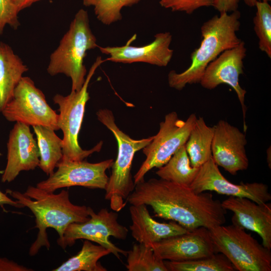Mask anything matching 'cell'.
Wrapping results in <instances>:
<instances>
[{
  "mask_svg": "<svg viewBox=\"0 0 271 271\" xmlns=\"http://www.w3.org/2000/svg\"><path fill=\"white\" fill-rule=\"evenodd\" d=\"M246 51L245 42L241 41L236 46L223 52L208 65L199 82L204 88L209 90L222 84L233 89L241 104L244 131L247 128V107L245 104L246 91L240 85L239 77L243 73V60Z\"/></svg>",
  "mask_w": 271,
  "mask_h": 271,
  "instance_id": "7c38bea8",
  "label": "cell"
},
{
  "mask_svg": "<svg viewBox=\"0 0 271 271\" xmlns=\"http://www.w3.org/2000/svg\"><path fill=\"white\" fill-rule=\"evenodd\" d=\"M88 220L83 222L70 224L64 233L62 240L58 245L65 249L66 247L74 245L77 239H83L104 247L118 259L120 254L126 256L128 251L117 247L109 239L110 236H113L124 240L128 234L127 228L118 222L116 212L102 208L95 213L90 207H88Z\"/></svg>",
  "mask_w": 271,
  "mask_h": 271,
  "instance_id": "30bf717a",
  "label": "cell"
},
{
  "mask_svg": "<svg viewBox=\"0 0 271 271\" xmlns=\"http://www.w3.org/2000/svg\"><path fill=\"white\" fill-rule=\"evenodd\" d=\"M168 271H234V266L222 253L185 261L164 260Z\"/></svg>",
  "mask_w": 271,
  "mask_h": 271,
  "instance_id": "d4e9b609",
  "label": "cell"
},
{
  "mask_svg": "<svg viewBox=\"0 0 271 271\" xmlns=\"http://www.w3.org/2000/svg\"><path fill=\"white\" fill-rule=\"evenodd\" d=\"M6 194L14 198L24 207H28L35 216L34 228L38 229V232L36 239L29 249L31 256L37 254L42 247L49 249L50 243L47 233L48 228L54 229L58 233L59 244L70 224L83 222L89 218L88 207L73 204L69 199L68 191L65 190L54 194L29 186L24 193L7 189Z\"/></svg>",
  "mask_w": 271,
  "mask_h": 271,
  "instance_id": "7a4b0ae2",
  "label": "cell"
},
{
  "mask_svg": "<svg viewBox=\"0 0 271 271\" xmlns=\"http://www.w3.org/2000/svg\"><path fill=\"white\" fill-rule=\"evenodd\" d=\"M241 0H215L213 7L220 13H231L237 10Z\"/></svg>",
  "mask_w": 271,
  "mask_h": 271,
  "instance_id": "4dcf8cb0",
  "label": "cell"
},
{
  "mask_svg": "<svg viewBox=\"0 0 271 271\" xmlns=\"http://www.w3.org/2000/svg\"><path fill=\"white\" fill-rule=\"evenodd\" d=\"M1 112L9 121L59 129L58 114L49 106L44 93L29 77H22L12 99Z\"/></svg>",
  "mask_w": 271,
  "mask_h": 271,
  "instance_id": "9c48e42d",
  "label": "cell"
},
{
  "mask_svg": "<svg viewBox=\"0 0 271 271\" xmlns=\"http://www.w3.org/2000/svg\"><path fill=\"white\" fill-rule=\"evenodd\" d=\"M190 187L196 193L214 191L229 196L246 198L259 204L271 200L268 186L262 183L235 184L226 179L211 157L200 167Z\"/></svg>",
  "mask_w": 271,
  "mask_h": 271,
  "instance_id": "4fadbf2b",
  "label": "cell"
},
{
  "mask_svg": "<svg viewBox=\"0 0 271 271\" xmlns=\"http://www.w3.org/2000/svg\"><path fill=\"white\" fill-rule=\"evenodd\" d=\"M154 40L143 46L135 47L130 44L136 39L134 34L121 46H98L100 52L109 56L105 59L115 63H133L144 62L159 67H166L171 61L173 50L170 48L172 36L169 32L157 33Z\"/></svg>",
  "mask_w": 271,
  "mask_h": 271,
  "instance_id": "2e32d148",
  "label": "cell"
},
{
  "mask_svg": "<svg viewBox=\"0 0 271 271\" xmlns=\"http://www.w3.org/2000/svg\"><path fill=\"white\" fill-rule=\"evenodd\" d=\"M105 60L98 56L91 66L84 83L78 91H71L66 96L56 94L53 98L59 106L58 125L63 133V157L61 160L79 161L84 160L94 152H99L103 144L102 141L92 149L83 150L78 142V136L83 121L85 108L90 97L88 92L89 82L97 68Z\"/></svg>",
  "mask_w": 271,
  "mask_h": 271,
  "instance_id": "8992f818",
  "label": "cell"
},
{
  "mask_svg": "<svg viewBox=\"0 0 271 271\" xmlns=\"http://www.w3.org/2000/svg\"><path fill=\"white\" fill-rule=\"evenodd\" d=\"M216 253L224 254L239 271H270L271 252L245 229L233 224L209 229Z\"/></svg>",
  "mask_w": 271,
  "mask_h": 271,
  "instance_id": "52a82bcc",
  "label": "cell"
},
{
  "mask_svg": "<svg viewBox=\"0 0 271 271\" xmlns=\"http://www.w3.org/2000/svg\"><path fill=\"white\" fill-rule=\"evenodd\" d=\"M155 254L163 260L185 261L216 253L209 230L203 227L153 243Z\"/></svg>",
  "mask_w": 271,
  "mask_h": 271,
  "instance_id": "9a60e30c",
  "label": "cell"
},
{
  "mask_svg": "<svg viewBox=\"0 0 271 271\" xmlns=\"http://www.w3.org/2000/svg\"><path fill=\"white\" fill-rule=\"evenodd\" d=\"M240 13L236 10L220 13L204 22L201 27L202 41L191 54V64L181 73L171 70L168 75L170 87L182 90L187 84L199 83L208 65L224 51L241 41L237 36L240 27Z\"/></svg>",
  "mask_w": 271,
  "mask_h": 271,
  "instance_id": "3957f363",
  "label": "cell"
},
{
  "mask_svg": "<svg viewBox=\"0 0 271 271\" xmlns=\"http://www.w3.org/2000/svg\"><path fill=\"white\" fill-rule=\"evenodd\" d=\"M33 128L40 154L38 167L47 175H51L63 157L62 139L50 128L43 126Z\"/></svg>",
  "mask_w": 271,
  "mask_h": 271,
  "instance_id": "7402d4cb",
  "label": "cell"
},
{
  "mask_svg": "<svg viewBox=\"0 0 271 271\" xmlns=\"http://www.w3.org/2000/svg\"><path fill=\"white\" fill-rule=\"evenodd\" d=\"M40 1L41 0H12L19 13Z\"/></svg>",
  "mask_w": 271,
  "mask_h": 271,
  "instance_id": "836d02e7",
  "label": "cell"
},
{
  "mask_svg": "<svg viewBox=\"0 0 271 271\" xmlns=\"http://www.w3.org/2000/svg\"><path fill=\"white\" fill-rule=\"evenodd\" d=\"M215 0H160L161 7L172 12H182L191 14L202 7L213 6Z\"/></svg>",
  "mask_w": 271,
  "mask_h": 271,
  "instance_id": "f1b7e54d",
  "label": "cell"
},
{
  "mask_svg": "<svg viewBox=\"0 0 271 271\" xmlns=\"http://www.w3.org/2000/svg\"><path fill=\"white\" fill-rule=\"evenodd\" d=\"M141 0H82L85 7H92L97 19L103 24L110 25L122 19L121 10Z\"/></svg>",
  "mask_w": 271,
  "mask_h": 271,
  "instance_id": "4316f807",
  "label": "cell"
},
{
  "mask_svg": "<svg viewBox=\"0 0 271 271\" xmlns=\"http://www.w3.org/2000/svg\"><path fill=\"white\" fill-rule=\"evenodd\" d=\"M126 202L150 206L155 216L175 221L188 230L201 227L209 230L226 220L227 210L210 192L197 193L190 186L161 178L136 184Z\"/></svg>",
  "mask_w": 271,
  "mask_h": 271,
  "instance_id": "6da1fadb",
  "label": "cell"
},
{
  "mask_svg": "<svg viewBox=\"0 0 271 271\" xmlns=\"http://www.w3.org/2000/svg\"><path fill=\"white\" fill-rule=\"evenodd\" d=\"M28 71L8 44L0 41V112L12 99L14 90Z\"/></svg>",
  "mask_w": 271,
  "mask_h": 271,
  "instance_id": "ffe728a7",
  "label": "cell"
},
{
  "mask_svg": "<svg viewBox=\"0 0 271 271\" xmlns=\"http://www.w3.org/2000/svg\"><path fill=\"white\" fill-rule=\"evenodd\" d=\"M214 126L208 125L202 117L197 118L185 144L192 166L199 168L212 157Z\"/></svg>",
  "mask_w": 271,
  "mask_h": 271,
  "instance_id": "44dd1931",
  "label": "cell"
},
{
  "mask_svg": "<svg viewBox=\"0 0 271 271\" xmlns=\"http://www.w3.org/2000/svg\"><path fill=\"white\" fill-rule=\"evenodd\" d=\"M7 162L2 177L3 182L14 180L21 171L38 167L40 154L36 140L30 126L16 122L11 130L7 143Z\"/></svg>",
  "mask_w": 271,
  "mask_h": 271,
  "instance_id": "e0dca14e",
  "label": "cell"
},
{
  "mask_svg": "<svg viewBox=\"0 0 271 271\" xmlns=\"http://www.w3.org/2000/svg\"><path fill=\"white\" fill-rule=\"evenodd\" d=\"M253 22L254 30L258 38V47L271 58V7L266 2H258Z\"/></svg>",
  "mask_w": 271,
  "mask_h": 271,
  "instance_id": "83f0119b",
  "label": "cell"
},
{
  "mask_svg": "<svg viewBox=\"0 0 271 271\" xmlns=\"http://www.w3.org/2000/svg\"><path fill=\"white\" fill-rule=\"evenodd\" d=\"M126 256L128 271H168L164 260L155 254L150 245L135 243Z\"/></svg>",
  "mask_w": 271,
  "mask_h": 271,
  "instance_id": "484cf974",
  "label": "cell"
},
{
  "mask_svg": "<svg viewBox=\"0 0 271 271\" xmlns=\"http://www.w3.org/2000/svg\"><path fill=\"white\" fill-rule=\"evenodd\" d=\"M9 205L18 208H22L24 207L18 202L16 200L14 201L9 198L6 194L3 193L0 190V206L4 205Z\"/></svg>",
  "mask_w": 271,
  "mask_h": 271,
  "instance_id": "d6a6232c",
  "label": "cell"
},
{
  "mask_svg": "<svg viewBox=\"0 0 271 271\" xmlns=\"http://www.w3.org/2000/svg\"><path fill=\"white\" fill-rule=\"evenodd\" d=\"M244 3L248 7H255V4L258 2H268L271 0H243Z\"/></svg>",
  "mask_w": 271,
  "mask_h": 271,
  "instance_id": "e575fe53",
  "label": "cell"
},
{
  "mask_svg": "<svg viewBox=\"0 0 271 271\" xmlns=\"http://www.w3.org/2000/svg\"><path fill=\"white\" fill-rule=\"evenodd\" d=\"M111 253L110 251L100 245H95L91 241H83L81 250L69 258L53 271H106L98 260Z\"/></svg>",
  "mask_w": 271,
  "mask_h": 271,
  "instance_id": "cb8c5ba5",
  "label": "cell"
},
{
  "mask_svg": "<svg viewBox=\"0 0 271 271\" xmlns=\"http://www.w3.org/2000/svg\"><path fill=\"white\" fill-rule=\"evenodd\" d=\"M89 25L88 13L79 10L71 22L59 46L51 54L47 68L51 76L63 74L72 81L71 91L79 90L85 81L84 59L87 51L98 48Z\"/></svg>",
  "mask_w": 271,
  "mask_h": 271,
  "instance_id": "277c9868",
  "label": "cell"
},
{
  "mask_svg": "<svg viewBox=\"0 0 271 271\" xmlns=\"http://www.w3.org/2000/svg\"><path fill=\"white\" fill-rule=\"evenodd\" d=\"M18 12L12 0H0V36L6 25L14 30L20 26Z\"/></svg>",
  "mask_w": 271,
  "mask_h": 271,
  "instance_id": "f546056e",
  "label": "cell"
},
{
  "mask_svg": "<svg viewBox=\"0 0 271 271\" xmlns=\"http://www.w3.org/2000/svg\"><path fill=\"white\" fill-rule=\"evenodd\" d=\"M196 119L194 113L190 114L186 120L180 119L175 111L165 115L164 120L160 123L157 134L143 149L146 158L133 176L135 184L144 180L151 169L159 168L166 164L173 154L185 145Z\"/></svg>",
  "mask_w": 271,
  "mask_h": 271,
  "instance_id": "ba28073f",
  "label": "cell"
},
{
  "mask_svg": "<svg viewBox=\"0 0 271 271\" xmlns=\"http://www.w3.org/2000/svg\"><path fill=\"white\" fill-rule=\"evenodd\" d=\"M213 126L211 153L215 163L232 175L246 170L249 160L245 134L224 120H220Z\"/></svg>",
  "mask_w": 271,
  "mask_h": 271,
  "instance_id": "5bb4252c",
  "label": "cell"
},
{
  "mask_svg": "<svg viewBox=\"0 0 271 271\" xmlns=\"http://www.w3.org/2000/svg\"><path fill=\"white\" fill-rule=\"evenodd\" d=\"M96 115L98 120L113 133L117 143V155L105 189V199L109 201L110 208L118 212L125 207L126 199L135 187L131 173L134 154L147 146L154 136L141 140L132 139L117 126L113 112L107 108L100 109Z\"/></svg>",
  "mask_w": 271,
  "mask_h": 271,
  "instance_id": "5b68a950",
  "label": "cell"
},
{
  "mask_svg": "<svg viewBox=\"0 0 271 271\" xmlns=\"http://www.w3.org/2000/svg\"><path fill=\"white\" fill-rule=\"evenodd\" d=\"M129 212L132 221L129 226L131 234L139 243L151 246L153 243L189 231L173 221L169 223L157 221L150 215L146 205H131Z\"/></svg>",
  "mask_w": 271,
  "mask_h": 271,
  "instance_id": "d6986e66",
  "label": "cell"
},
{
  "mask_svg": "<svg viewBox=\"0 0 271 271\" xmlns=\"http://www.w3.org/2000/svg\"><path fill=\"white\" fill-rule=\"evenodd\" d=\"M226 210L233 213L232 223L258 234L262 245L271 249V204L257 203L242 197L229 196L221 202Z\"/></svg>",
  "mask_w": 271,
  "mask_h": 271,
  "instance_id": "ac0fdd59",
  "label": "cell"
},
{
  "mask_svg": "<svg viewBox=\"0 0 271 271\" xmlns=\"http://www.w3.org/2000/svg\"><path fill=\"white\" fill-rule=\"evenodd\" d=\"M199 168L191 166L185 145L173 154L166 164L158 168L156 174L165 180L190 186Z\"/></svg>",
  "mask_w": 271,
  "mask_h": 271,
  "instance_id": "603a6c76",
  "label": "cell"
},
{
  "mask_svg": "<svg viewBox=\"0 0 271 271\" xmlns=\"http://www.w3.org/2000/svg\"><path fill=\"white\" fill-rule=\"evenodd\" d=\"M113 162L112 159L96 163L84 160H61L56 166L57 170L48 179L38 183L36 187L51 193L76 186L105 190L109 179L106 171L111 168Z\"/></svg>",
  "mask_w": 271,
  "mask_h": 271,
  "instance_id": "8fae6325",
  "label": "cell"
},
{
  "mask_svg": "<svg viewBox=\"0 0 271 271\" xmlns=\"http://www.w3.org/2000/svg\"><path fill=\"white\" fill-rule=\"evenodd\" d=\"M32 268L21 265L6 257H0V271H32Z\"/></svg>",
  "mask_w": 271,
  "mask_h": 271,
  "instance_id": "1f68e13d",
  "label": "cell"
}]
</instances>
